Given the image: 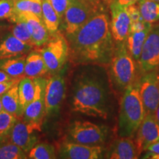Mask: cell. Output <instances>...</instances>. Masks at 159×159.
Wrapping results in <instances>:
<instances>
[{
    "mask_svg": "<svg viewBox=\"0 0 159 159\" xmlns=\"http://www.w3.org/2000/svg\"><path fill=\"white\" fill-rule=\"evenodd\" d=\"M35 94L34 79L29 77H23L19 83V96L21 108L25 111L26 107L33 100Z\"/></svg>",
    "mask_w": 159,
    "mask_h": 159,
    "instance_id": "24",
    "label": "cell"
},
{
    "mask_svg": "<svg viewBox=\"0 0 159 159\" xmlns=\"http://www.w3.org/2000/svg\"><path fill=\"white\" fill-rule=\"evenodd\" d=\"M49 73L48 69L40 52L31 51L27 55L25 66V76L35 78Z\"/></svg>",
    "mask_w": 159,
    "mask_h": 159,
    "instance_id": "19",
    "label": "cell"
},
{
    "mask_svg": "<svg viewBox=\"0 0 159 159\" xmlns=\"http://www.w3.org/2000/svg\"><path fill=\"white\" fill-rule=\"evenodd\" d=\"M141 153L135 141L130 137H120L111 145L105 154V158L110 159H136Z\"/></svg>",
    "mask_w": 159,
    "mask_h": 159,
    "instance_id": "17",
    "label": "cell"
},
{
    "mask_svg": "<svg viewBox=\"0 0 159 159\" xmlns=\"http://www.w3.org/2000/svg\"><path fill=\"white\" fill-rule=\"evenodd\" d=\"M142 73L159 71V25H152L138 61Z\"/></svg>",
    "mask_w": 159,
    "mask_h": 159,
    "instance_id": "10",
    "label": "cell"
},
{
    "mask_svg": "<svg viewBox=\"0 0 159 159\" xmlns=\"http://www.w3.org/2000/svg\"><path fill=\"white\" fill-rule=\"evenodd\" d=\"M154 116H155V118H156V119L157 120V122H158L159 124V105H158V108H157V109H156V112H155Z\"/></svg>",
    "mask_w": 159,
    "mask_h": 159,
    "instance_id": "39",
    "label": "cell"
},
{
    "mask_svg": "<svg viewBox=\"0 0 159 159\" xmlns=\"http://www.w3.org/2000/svg\"><path fill=\"white\" fill-rule=\"evenodd\" d=\"M111 1L119 6L127 7L130 5L137 4L139 0H111Z\"/></svg>",
    "mask_w": 159,
    "mask_h": 159,
    "instance_id": "35",
    "label": "cell"
},
{
    "mask_svg": "<svg viewBox=\"0 0 159 159\" xmlns=\"http://www.w3.org/2000/svg\"><path fill=\"white\" fill-rule=\"evenodd\" d=\"M135 139L140 153L147 150L149 146L159 141V124L154 114H146L136 131Z\"/></svg>",
    "mask_w": 159,
    "mask_h": 159,
    "instance_id": "15",
    "label": "cell"
},
{
    "mask_svg": "<svg viewBox=\"0 0 159 159\" xmlns=\"http://www.w3.org/2000/svg\"><path fill=\"white\" fill-rule=\"evenodd\" d=\"M25 60L26 55L0 59V70L4 71L14 78L23 77L25 75Z\"/></svg>",
    "mask_w": 159,
    "mask_h": 159,
    "instance_id": "22",
    "label": "cell"
},
{
    "mask_svg": "<svg viewBox=\"0 0 159 159\" xmlns=\"http://www.w3.org/2000/svg\"><path fill=\"white\" fill-rule=\"evenodd\" d=\"M153 1H155V2H158V3H159V0H153Z\"/></svg>",
    "mask_w": 159,
    "mask_h": 159,
    "instance_id": "41",
    "label": "cell"
},
{
    "mask_svg": "<svg viewBox=\"0 0 159 159\" xmlns=\"http://www.w3.org/2000/svg\"><path fill=\"white\" fill-rule=\"evenodd\" d=\"M152 25L148 28L144 30L130 33L126 41H125L127 49H128L129 53L137 62L140 58L144 42Z\"/></svg>",
    "mask_w": 159,
    "mask_h": 159,
    "instance_id": "21",
    "label": "cell"
},
{
    "mask_svg": "<svg viewBox=\"0 0 159 159\" xmlns=\"http://www.w3.org/2000/svg\"><path fill=\"white\" fill-rule=\"evenodd\" d=\"M17 120L16 116L5 110L0 112V143L7 141Z\"/></svg>",
    "mask_w": 159,
    "mask_h": 159,
    "instance_id": "29",
    "label": "cell"
},
{
    "mask_svg": "<svg viewBox=\"0 0 159 159\" xmlns=\"http://www.w3.org/2000/svg\"><path fill=\"white\" fill-rule=\"evenodd\" d=\"M14 13H30L42 19V0H14Z\"/></svg>",
    "mask_w": 159,
    "mask_h": 159,
    "instance_id": "27",
    "label": "cell"
},
{
    "mask_svg": "<svg viewBox=\"0 0 159 159\" xmlns=\"http://www.w3.org/2000/svg\"><path fill=\"white\" fill-rule=\"evenodd\" d=\"M127 10H128L129 16H130L131 22H135V21L144 20L142 19V16H141L138 6L136 5V4L127 7Z\"/></svg>",
    "mask_w": 159,
    "mask_h": 159,
    "instance_id": "33",
    "label": "cell"
},
{
    "mask_svg": "<svg viewBox=\"0 0 159 159\" xmlns=\"http://www.w3.org/2000/svg\"><path fill=\"white\" fill-rule=\"evenodd\" d=\"M39 51L50 74H54L64 68L69 57L68 41L60 31L51 35L49 41Z\"/></svg>",
    "mask_w": 159,
    "mask_h": 159,
    "instance_id": "5",
    "label": "cell"
},
{
    "mask_svg": "<svg viewBox=\"0 0 159 159\" xmlns=\"http://www.w3.org/2000/svg\"><path fill=\"white\" fill-rule=\"evenodd\" d=\"M2 97V96H1ZM1 97H0V112L3 110V107H2V99H1Z\"/></svg>",
    "mask_w": 159,
    "mask_h": 159,
    "instance_id": "40",
    "label": "cell"
},
{
    "mask_svg": "<svg viewBox=\"0 0 159 159\" xmlns=\"http://www.w3.org/2000/svg\"><path fill=\"white\" fill-rule=\"evenodd\" d=\"M100 8L87 0H70L62 21L65 35H71Z\"/></svg>",
    "mask_w": 159,
    "mask_h": 159,
    "instance_id": "7",
    "label": "cell"
},
{
    "mask_svg": "<svg viewBox=\"0 0 159 159\" xmlns=\"http://www.w3.org/2000/svg\"><path fill=\"white\" fill-rule=\"evenodd\" d=\"M108 13L99 8L75 33L66 35L69 57L77 65L109 66L115 42L111 35Z\"/></svg>",
    "mask_w": 159,
    "mask_h": 159,
    "instance_id": "1",
    "label": "cell"
},
{
    "mask_svg": "<svg viewBox=\"0 0 159 159\" xmlns=\"http://www.w3.org/2000/svg\"><path fill=\"white\" fill-rule=\"evenodd\" d=\"M35 132L37 130L27 124L22 119H18L12 129L9 139L13 144L28 153L39 141Z\"/></svg>",
    "mask_w": 159,
    "mask_h": 159,
    "instance_id": "16",
    "label": "cell"
},
{
    "mask_svg": "<svg viewBox=\"0 0 159 159\" xmlns=\"http://www.w3.org/2000/svg\"><path fill=\"white\" fill-rule=\"evenodd\" d=\"M111 19L109 21L111 35L114 42H125L130 33V18L127 7H122L113 2L109 3Z\"/></svg>",
    "mask_w": 159,
    "mask_h": 159,
    "instance_id": "12",
    "label": "cell"
},
{
    "mask_svg": "<svg viewBox=\"0 0 159 159\" xmlns=\"http://www.w3.org/2000/svg\"><path fill=\"white\" fill-rule=\"evenodd\" d=\"M27 153L11 141L0 143V159H26Z\"/></svg>",
    "mask_w": 159,
    "mask_h": 159,
    "instance_id": "28",
    "label": "cell"
},
{
    "mask_svg": "<svg viewBox=\"0 0 159 159\" xmlns=\"http://www.w3.org/2000/svg\"><path fill=\"white\" fill-rule=\"evenodd\" d=\"M105 149L101 145H86L67 139L60 145L58 155L65 159H99L104 156Z\"/></svg>",
    "mask_w": 159,
    "mask_h": 159,
    "instance_id": "13",
    "label": "cell"
},
{
    "mask_svg": "<svg viewBox=\"0 0 159 159\" xmlns=\"http://www.w3.org/2000/svg\"><path fill=\"white\" fill-rule=\"evenodd\" d=\"M109 67L111 82L118 91H124L135 81V60L129 53L125 42L115 43Z\"/></svg>",
    "mask_w": 159,
    "mask_h": 159,
    "instance_id": "4",
    "label": "cell"
},
{
    "mask_svg": "<svg viewBox=\"0 0 159 159\" xmlns=\"http://www.w3.org/2000/svg\"><path fill=\"white\" fill-rule=\"evenodd\" d=\"M33 45L22 42L10 32L0 39V59L25 55L30 52Z\"/></svg>",
    "mask_w": 159,
    "mask_h": 159,
    "instance_id": "18",
    "label": "cell"
},
{
    "mask_svg": "<svg viewBox=\"0 0 159 159\" xmlns=\"http://www.w3.org/2000/svg\"><path fill=\"white\" fill-rule=\"evenodd\" d=\"M8 20L11 23L24 21L27 23L32 36L33 46L41 47L49 41L50 34L42 19L36 15L30 13H14Z\"/></svg>",
    "mask_w": 159,
    "mask_h": 159,
    "instance_id": "14",
    "label": "cell"
},
{
    "mask_svg": "<svg viewBox=\"0 0 159 159\" xmlns=\"http://www.w3.org/2000/svg\"><path fill=\"white\" fill-rule=\"evenodd\" d=\"M65 94V69H62L47 78L44 94L45 116L52 117L58 114Z\"/></svg>",
    "mask_w": 159,
    "mask_h": 159,
    "instance_id": "8",
    "label": "cell"
},
{
    "mask_svg": "<svg viewBox=\"0 0 159 159\" xmlns=\"http://www.w3.org/2000/svg\"><path fill=\"white\" fill-rule=\"evenodd\" d=\"M48 2L56 11L61 22L70 0H48Z\"/></svg>",
    "mask_w": 159,
    "mask_h": 159,
    "instance_id": "32",
    "label": "cell"
},
{
    "mask_svg": "<svg viewBox=\"0 0 159 159\" xmlns=\"http://www.w3.org/2000/svg\"><path fill=\"white\" fill-rule=\"evenodd\" d=\"M147 151H150V152L159 154V141L152 144L150 146H149L148 149H147Z\"/></svg>",
    "mask_w": 159,
    "mask_h": 159,
    "instance_id": "36",
    "label": "cell"
},
{
    "mask_svg": "<svg viewBox=\"0 0 159 159\" xmlns=\"http://www.w3.org/2000/svg\"><path fill=\"white\" fill-rule=\"evenodd\" d=\"M13 24V25L11 27V33L12 34L22 42L33 45L31 33L27 23L24 21H19Z\"/></svg>",
    "mask_w": 159,
    "mask_h": 159,
    "instance_id": "30",
    "label": "cell"
},
{
    "mask_svg": "<svg viewBox=\"0 0 159 159\" xmlns=\"http://www.w3.org/2000/svg\"><path fill=\"white\" fill-rule=\"evenodd\" d=\"M137 6L144 21L153 25L159 21L158 2L153 0H139Z\"/></svg>",
    "mask_w": 159,
    "mask_h": 159,
    "instance_id": "25",
    "label": "cell"
},
{
    "mask_svg": "<svg viewBox=\"0 0 159 159\" xmlns=\"http://www.w3.org/2000/svg\"><path fill=\"white\" fill-rule=\"evenodd\" d=\"M14 13V0H0V20L9 19Z\"/></svg>",
    "mask_w": 159,
    "mask_h": 159,
    "instance_id": "31",
    "label": "cell"
},
{
    "mask_svg": "<svg viewBox=\"0 0 159 159\" xmlns=\"http://www.w3.org/2000/svg\"><path fill=\"white\" fill-rule=\"evenodd\" d=\"M145 115L146 111L139 92V83L134 81L124 91L121 98L118 119L119 136L134 137Z\"/></svg>",
    "mask_w": 159,
    "mask_h": 159,
    "instance_id": "3",
    "label": "cell"
},
{
    "mask_svg": "<svg viewBox=\"0 0 159 159\" xmlns=\"http://www.w3.org/2000/svg\"><path fill=\"white\" fill-rule=\"evenodd\" d=\"M87 1H89V2L93 4V5L97 6V7H99L100 6L101 0H87Z\"/></svg>",
    "mask_w": 159,
    "mask_h": 159,
    "instance_id": "38",
    "label": "cell"
},
{
    "mask_svg": "<svg viewBox=\"0 0 159 159\" xmlns=\"http://www.w3.org/2000/svg\"><path fill=\"white\" fill-rule=\"evenodd\" d=\"M42 21L50 35L59 31L61 19L48 0H42Z\"/></svg>",
    "mask_w": 159,
    "mask_h": 159,
    "instance_id": "23",
    "label": "cell"
},
{
    "mask_svg": "<svg viewBox=\"0 0 159 159\" xmlns=\"http://www.w3.org/2000/svg\"><path fill=\"white\" fill-rule=\"evenodd\" d=\"M103 66L86 69L75 75L71 105L73 111L106 119L112 110L110 79Z\"/></svg>",
    "mask_w": 159,
    "mask_h": 159,
    "instance_id": "2",
    "label": "cell"
},
{
    "mask_svg": "<svg viewBox=\"0 0 159 159\" xmlns=\"http://www.w3.org/2000/svg\"><path fill=\"white\" fill-rule=\"evenodd\" d=\"M30 159H54L57 158L55 148L47 142L39 143L35 145L27 153Z\"/></svg>",
    "mask_w": 159,
    "mask_h": 159,
    "instance_id": "26",
    "label": "cell"
},
{
    "mask_svg": "<svg viewBox=\"0 0 159 159\" xmlns=\"http://www.w3.org/2000/svg\"><path fill=\"white\" fill-rule=\"evenodd\" d=\"M22 77H18V78H14L11 80L5 81V82L0 83V97L2 96L5 94L6 91H7L10 89L11 88L13 85L16 84L17 83H19Z\"/></svg>",
    "mask_w": 159,
    "mask_h": 159,
    "instance_id": "34",
    "label": "cell"
},
{
    "mask_svg": "<svg viewBox=\"0 0 159 159\" xmlns=\"http://www.w3.org/2000/svg\"><path fill=\"white\" fill-rule=\"evenodd\" d=\"M19 83L13 85L8 91H6L1 97V99L3 110L21 119L23 118L24 111L19 100Z\"/></svg>",
    "mask_w": 159,
    "mask_h": 159,
    "instance_id": "20",
    "label": "cell"
},
{
    "mask_svg": "<svg viewBox=\"0 0 159 159\" xmlns=\"http://www.w3.org/2000/svg\"><path fill=\"white\" fill-rule=\"evenodd\" d=\"M13 79H14V77H12L11 76H10L8 74L5 72L4 71L0 70V83L5 82V81L7 80H11Z\"/></svg>",
    "mask_w": 159,
    "mask_h": 159,
    "instance_id": "37",
    "label": "cell"
},
{
    "mask_svg": "<svg viewBox=\"0 0 159 159\" xmlns=\"http://www.w3.org/2000/svg\"><path fill=\"white\" fill-rule=\"evenodd\" d=\"M139 83L146 114H154L159 105V71L145 73Z\"/></svg>",
    "mask_w": 159,
    "mask_h": 159,
    "instance_id": "11",
    "label": "cell"
},
{
    "mask_svg": "<svg viewBox=\"0 0 159 159\" xmlns=\"http://www.w3.org/2000/svg\"><path fill=\"white\" fill-rule=\"evenodd\" d=\"M108 128L89 121L76 120L69 126L68 140L86 145H102L108 136Z\"/></svg>",
    "mask_w": 159,
    "mask_h": 159,
    "instance_id": "6",
    "label": "cell"
},
{
    "mask_svg": "<svg viewBox=\"0 0 159 159\" xmlns=\"http://www.w3.org/2000/svg\"><path fill=\"white\" fill-rule=\"evenodd\" d=\"M33 79L35 84V97L24 111L22 119L39 132L41 130V126L45 117L44 94L47 79L43 77Z\"/></svg>",
    "mask_w": 159,
    "mask_h": 159,
    "instance_id": "9",
    "label": "cell"
}]
</instances>
